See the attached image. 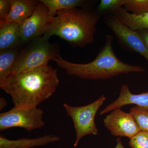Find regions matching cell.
I'll return each instance as SVG.
<instances>
[{
  "instance_id": "obj_1",
  "label": "cell",
  "mask_w": 148,
  "mask_h": 148,
  "mask_svg": "<svg viewBox=\"0 0 148 148\" xmlns=\"http://www.w3.org/2000/svg\"><path fill=\"white\" fill-rule=\"evenodd\" d=\"M57 72L56 69L47 66L12 74L0 83V87L10 95L14 107L37 108L56 90L59 82Z\"/></svg>"
},
{
  "instance_id": "obj_3",
  "label": "cell",
  "mask_w": 148,
  "mask_h": 148,
  "mask_svg": "<svg viewBox=\"0 0 148 148\" xmlns=\"http://www.w3.org/2000/svg\"><path fill=\"white\" fill-rule=\"evenodd\" d=\"M113 37L107 35L105 44L96 58L90 63L78 64L63 59L60 55L54 58L58 67L66 70L67 73L83 79H106L131 73H143L145 70L140 66L125 64L119 60L112 47Z\"/></svg>"
},
{
  "instance_id": "obj_17",
  "label": "cell",
  "mask_w": 148,
  "mask_h": 148,
  "mask_svg": "<svg viewBox=\"0 0 148 148\" xmlns=\"http://www.w3.org/2000/svg\"><path fill=\"white\" fill-rule=\"evenodd\" d=\"M130 113L134 118L140 131L148 133V110L135 106L130 109Z\"/></svg>"
},
{
  "instance_id": "obj_19",
  "label": "cell",
  "mask_w": 148,
  "mask_h": 148,
  "mask_svg": "<svg viewBox=\"0 0 148 148\" xmlns=\"http://www.w3.org/2000/svg\"><path fill=\"white\" fill-rule=\"evenodd\" d=\"M125 0H101L97 7L98 13L112 14L123 8Z\"/></svg>"
},
{
  "instance_id": "obj_21",
  "label": "cell",
  "mask_w": 148,
  "mask_h": 148,
  "mask_svg": "<svg viewBox=\"0 0 148 148\" xmlns=\"http://www.w3.org/2000/svg\"><path fill=\"white\" fill-rule=\"evenodd\" d=\"M10 0H0V25L4 23L10 11Z\"/></svg>"
},
{
  "instance_id": "obj_15",
  "label": "cell",
  "mask_w": 148,
  "mask_h": 148,
  "mask_svg": "<svg viewBox=\"0 0 148 148\" xmlns=\"http://www.w3.org/2000/svg\"><path fill=\"white\" fill-rule=\"evenodd\" d=\"M49 10V14L54 17L57 12L63 10L71 9L75 8H88L90 1L84 0H40Z\"/></svg>"
},
{
  "instance_id": "obj_5",
  "label": "cell",
  "mask_w": 148,
  "mask_h": 148,
  "mask_svg": "<svg viewBox=\"0 0 148 148\" xmlns=\"http://www.w3.org/2000/svg\"><path fill=\"white\" fill-rule=\"evenodd\" d=\"M106 98L102 95L92 103L81 107H74L64 103V107L67 115L71 117L76 133L74 146L76 147L80 140L86 135H97L98 130L95 124V116Z\"/></svg>"
},
{
  "instance_id": "obj_16",
  "label": "cell",
  "mask_w": 148,
  "mask_h": 148,
  "mask_svg": "<svg viewBox=\"0 0 148 148\" xmlns=\"http://www.w3.org/2000/svg\"><path fill=\"white\" fill-rule=\"evenodd\" d=\"M22 48L0 51V83L10 76L19 51Z\"/></svg>"
},
{
  "instance_id": "obj_6",
  "label": "cell",
  "mask_w": 148,
  "mask_h": 148,
  "mask_svg": "<svg viewBox=\"0 0 148 148\" xmlns=\"http://www.w3.org/2000/svg\"><path fill=\"white\" fill-rule=\"evenodd\" d=\"M43 111L37 107L24 109L14 106L10 110L0 114V131L18 127L30 132L41 128L45 124L43 120Z\"/></svg>"
},
{
  "instance_id": "obj_4",
  "label": "cell",
  "mask_w": 148,
  "mask_h": 148,
  "mask_svg": "<svg viewBox=\"0 0 148 148\" xmlns=\"http://www.w3.org/2000/svg\"><path fill=\"white\" fill-rule=\"evenodd\" d=\"M59 55L57 44L51 43L44 36L32 40L22 47L12 68V74H18L48 66L50 60Z\"/></svg>"
},
{
  "instance_id": "obj_10",
  "label": "cell",
  "mask_w": 148,
  "mask_h": 148,
  "mask_svg": "<svg viewBox=\"0 0 148 148\" xmlns=\"http://www.w3.org/2000/svg\"><path fill=\"white\" fill-rule=\"evenodd\" d=\"M128 105H135L148 110V92L139 94H133L130 90L128 86L123 85L117 99L106 106L101 111L100 114H104Z\"/></svg>"
},
{
  "instance_id": "obj_24",
  "label": "cell",
  "mask_w": 148,
  "mask_h": 148,
  "mask_svg": "<svg viewBox=\"0 0 148 148\" xmlns=\"http://www.w3.org/2000/svg\"><path fill=\"white\" fill-rule=\"evenodd\" d=\"M115 148H125L123 146L121 140L120 138H118L117 139V145Z\"/></svg>"
},
{
  "instance_id": "obj_11",
  "label": "cell",
  "mask_w": 148,
  "mask_h": 148,
  "mask_svg": "<svg viewBox=\"0 0 148 148\" xmlns=\"http://www.w3.org/2000/svg\"><path fill=\"white\" fill-rule=\"evenodd\" d=\"M10 1V11L3 24L13 23L21 24L32 15L39 2V1L34 0Z\"/></svg>"
},
{
  "instance_id": "obj_22",
  "label": "cell",
  "mask_w": 148,
  "mask_h": 148,
  "mask_svg": "<svg viewBox=\"0 0 148 148\" xmlns=\"http://www.w3.org/2000/svg\"><path fill=\"white\" fill-rule=\"evenodd\" d=\"M148 48V29H143L137 31Z\"/></svg>"
},
{
  "instance_id": "obj_18",
  "label": "cell",
  "mask_w": 148,
  "mask_h": 148,
  "mask_svg": "<svg viewBox=\"0 0 148 148\" xmlns=\"http://www.w3.org/2000/svg\"><path fill=\"white\" fill-rule=\"evenodd\" d=\"M123 9L135 15L148 12V0H125Z\"/></svg>"
},
{
  "instance_id": "obj_23",
  "label": "cell",
  "mask_w": 148,
  "mask_h": 148,
  "mask_svg": "<svg viewBox=\"0 0 148 148\" xmlns=\"http://www.w3.org/2000/svg\"><path fill=\"white\" fill-rule=\"evenodd\" d=\"M7 105L6 101L5 99L3 97L0 98V109L1 110H2Z\"/></svg>"
},
{
  "instance_id": "obj_7",
  "label": "cell",
  "mask_w": 148,
  "mask_h": 148,
  "mask_svg": "<svg viewBox=\"0 0 148 148\" xmlns=\"http://www.w3.org/2000/svg\"><path fill=\"white\" fill-rule=\"evenodd\" d=\"M53 18L49 14L46 6L39 1L32 15L19 24L20 37L24 45L43 36L49 29Z\"/></svg>"
},
{
  "instance_id": "obj_9",
  "label": "cell",
  "mask_w": 148,
  "mask_h": 148,
  "mask_svg": "<svg viewBox=\"0 0 148 148\" xmlns=\"http://www.w3.org/2000/svg\"><path fill=\"white\" fill-rule=\"evenodd\" d=\"M103 122L111 134L116 137H127L130 139L140 132L132 115L121 109L111 111Z\"/></svg>"
},
{
  "instance_id": "obj_12",
  "label": "cell",
  "mask_w": 148,
  "mask_h": 148,
  "mask_svg": "<svg viewBox=\"0 0 148 148\" xmlns=\"http://www.w3.org/2000/svg\"><path fill=\"white\" fill-rule=\"evenodd\" d=\"M60 140V137L53 135H46L36 138H22L15 140H9L1 135L0 148H34L58 142Z\"/></svg>"
},
{
  "instance_id": "obj_20",
  "label": "cell",
  "mask_w": 148,
  "mask_h": 148,
  "mask_svg": "<svg viewBox=\"0 0 148 148\" xmlns=\"http://www.w3.org/2000/svg\"><path fill=\"white\" fill-rule=\"evenodd\" d=\"M130 140L131 148H148V133L140 131Z\"/></svg>"
},
{
  "instance_id": "obj_2",
  "label": "cell",
  "mask_w": 148,
  "mask_h": 148,
  "mask_svg": "<svg viewBox=\"0 0 148 148\" xmlns=\"http://www.w3.org/2000/svg\"><path fill=\"white\" fill-rule=\"evenodd\" d=\"M43 36H56L75 47H84L93 42L101 14L88 8H75L58 11Z\"/></svg>"
},
{
  "instance_id": "obj_13",
  "label": "cell",
  "mask_w": 148,
  "mask_h": 148,
  "mask_svg": "<svg viewBox=\"0 0 148 148\" xmlns=\"http://www.w3.org/2000/svg\"><path fill=\"white\" fill-rule=\"evenodd\" d=\"M19 24L13 23L0 26V51L22 48Z\"/></svg>"
},
{
  "instance_id": "obj_14",
  "label": "cell",
  "mask_w": 148,
  "mask_h": 148,
  "mask_svg": "<svg viewBox=\"0 0 148 148\" xmlns=\"http://www.w3.org/2000/svg\"><path fill=\"white\" fill-rule=\"evenodd\" d=\"M112 14L123 24L133 31L148 29V12L135 15L121 8Z\"/></svg>"
},
{
  "instance_id": "obj_8",
  "label": "cell",
  "mask_w": 148,
  "mask_h": 148,
  "mask_svg": "<svg viewBox=\"0 0 148 148\" xmlns=\"http://www.w3.org/2000/svg\"><path fill=\"white\" fill-rule=\"evenodd\" d=\"M104 21L121 46L128 50L139 53L148 61V47L137 31L123 24L112 14L106 15Z\"/></svg>"
}]
</instances>
